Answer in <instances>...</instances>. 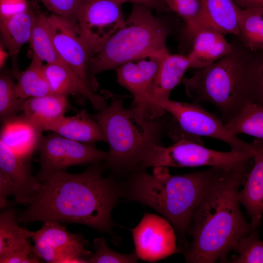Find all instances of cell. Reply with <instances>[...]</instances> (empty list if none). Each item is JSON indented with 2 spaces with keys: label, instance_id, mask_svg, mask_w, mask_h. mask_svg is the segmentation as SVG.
Instances as JSON below:
<instances>
[{
  "label": "cell",
  "instance_id": "9a60e30c",
  "mask_svg": "<svg viewBox=\"0 0 263 263\" xmlns=\"http://www.w3.org/2000/svg\"><path fill=\"white\" fill-rule=\"evenodd\" d=\"M166 51L125 63L116 69L118 83L132 94L134 108L148 116L146 98Z\"/></svg>",
  "mask_w": 263,
  "mask_h": 263
},
{
  "label": "cell",
  "instance_id": "8d00e7d4",
  "mask_svg": "<svg viewBox=\"0 0 263 263\" xmlns=\"http://www.w3.org/2000/svg\"><path fill=\"white\" fill-rule=\"evenodd\" d=\"M252 87L255 101L263 104V61L252 71Z\"/></svg>",
  "mask_w": 263,
  "mask_h": 263
},
{
  "label": "cell",
  "instance_id": "ac0fdd59",
  "mask_svg": "<svg viewBox=\"0 0 263 263\" xmlns=\"http://www.w3.org/2000/svg\"><path fill=\"white\" fill-rule=\"evenodd\" d=\"M189 68L187 56L171 54L168 51L164 54L146 98L149 116L156 103L169 99L171 91L182 81Z\"/></svg>",
  "mask_w": 263,
  "mask_h": 263
},
{
  "label": "cell",
  "instance_id": "484cf974",
  "mask_svg": "<svg viewBox=\"0 0 263 263\" xmlns=\"http://www.w3.org/2000/svg\"><path fill=\"white\" fill-rule=\"evenodd\" d=\"M16 92L18 97L27 99L52 94L42 61L33 55L29 66L18 77Z\"/></svg>",
  "mask_w": 263,
  "mask_h": 263
},
{
  "label": "cell",
  "instance_id": "f35d334b",
  "mask_svg": "<svg viewBox=\"0 0 263 263\" xmlns=\"http://www.w3.org/2000/svg\"><path fill=\"white\" fill-rule=\"evenodd\" d=\"M241 8L260 7L263 8V0H232Z\"/></svg>",
  "mask_w": 263,
  "mask_h": 263
},
{
  "label": "cell",
  "instance_id": "d6a6232c",
  "mask_svg": "<svg viewBox=\"0 0 263 263\" xmlns=\"http://www.w3.org/2000/svg\"><path fill=\"white\" fill-rule=\"evenodd\" d=\"M95 252L86 259L91 263H134L139 259L135 250L131 254H123L113 251L107 245L103 238L95 239L93 242Z\"/></svg>",
  "mask_w": 263,
  "mask_h": 263
},
{
  "label": "cell",
  "instance_id": "d6986e66",
  "mask_svg": "<svg viewBox=\"0 0 263 263\" xmlns=\"http://www.w3.org/2000/svg\"><path fill=\"white\" fill-rule=\"evenodd\" d=\"M254 164L237 197L247 210L253 230L259 225L263 214V140L258 143L253 157Z\"/></svg>",
  "mask_w": 263,
  "mask_h": 263
},
{
  "label": "cell",
  "instance_id": "f1b7e54d",
  "mask_svg": "<svg viewBox=\"0 0 263 263\" xmlns=\"http://www.w3.org/2000/svg\"><path fill=\"white\" fill-rule=\"evenodd\" d=\"M34 56L47 63L66 62L59 56L53 44L48 27L47 16L36 14L29 41Z\"/></svg>",
  "mask_w": 263,
  "mask_h": 263
},
{
  "label": "cell",
  "instance_id": "277c9868",
  "mask_svg": "<svg viewBox=\"0 0 263 263\" xmlns=\"http://www.w3.org/2000/svg\"><path fill=\"white\" fill-rule=\"evenodd\" d=\"M93 117L109 144L106 167L117 170L134 169L151 147L158 144V123L134 107L126 109L116 97L112 96L110 104Z\"/></svg>",
  "mask_w": 263,
  "mask_h": 263
},
{
  "label": "cell",
  "instance_id": "30bf717a",
  "mask_svg": "<svg viewBox=\"0 0 263 263\" xmlns=\"http://www.w3.org/2000/svg\"><path fill=\"white\" fill-rule=\"evenodd\" d=\"M122 5L116 0H82L77 22L92 57L125 25Z\"/></svg>",
  "mask_w": 263,
  "mask_h": 263
},
{
  "label": "cell",
  "instance_id": "52a82bcc",
  "mask_svg": "<svg viewBox=\"0 0 263 263\" xmlns=\"http://www.w3.org/2000/svg\"><path fill=\"white\" fill-rule=\"evenodd\" d=\"M254 156L252 151H218L181 139L169 147L154 145L140 165L143 168L215 166L231 170L247 165Z\"/></svg>",
  "mask_w": 263,
  "mask_h": 263
},
{
  "label": "cell",
  "instance_id": "f546056e",
  "mask_svg": "<svg viewBox=\"0 0 263 263\" xmlns=\"http://www.w3.org/2000/svg\"><path fill=\"white\" fill-rule=\"evenodd\" d=\"M171 12L178 15L185 24L186 34L193 38L202 28V0H164Z\"/></svg>",
  "mask_w": 263,
  "mask_h": 263
},
{
  "label": "cell",
  "instance_id": "e0dca14e",
  "mask_svg": "<svg viewBox=\"0 0 263 263\" xmlns=\"http://www.w3.org/2000/svg\"><path fill=\"white\" fill-rule=\"evenodd\" d=\"M1 122L0 141L18 156L30 159L42 135L39 128L23 113Z\"/></svg>",
  "mask_w": 263,
  "mask_h": 263
},
{
  "label": "cell",
  "instance_id": "ab89813d",
  "mask_svg": "<svg viewBox=\"0 0 263 263\" xmlns=\"http://www.w3.org/2000/svg\"><path fill=\"white\" fill-rule=\"evenodd\" d=\"M0 68L2 67L3 65H4V63L6 59L7 56V53L4 51L3 45L0 44Z\"/></svg>",
  "mask_w": 263,
  "mask_h": 263
},
{
  "label": "cell",
  "instance_id": "836d02e7",
  "mask_svg": "<svg viewBox=\"0 0 263 263\" xmlns=\"http://www.w3.org/2000/svg\"><path fill=\"white\" fill-rule=\"evenodd\" d=\"M55 14L76 21L82 0H39Z\"/></svg>",
  "mask_w": 263,
  "mask_h": 263
},
{
  "label": "cell",
  "instance_id": "7c38bea8",
  "mask_svg": "<svg viewBox=\"0 0 263 263\" xmlns=\"http://www.w3.org/2000/svg\"><path fill=\"white\" fill-rule=\"evenodd\" d=\"M50 34L61 57L93 91L97 88L88 71L92 55L82 37L77 22L53 14L47 16Z\"/></svg>",
  "mask_w": 263,
  "mask_h": 263
},
{
  "label": "cell",
  "instance_id": "8fae6325",
  "mask_svg": "<svg viewBox=\"0 0 263 263\" xmlns=\"http://www.w3.org/2000/svg\"><path fill=\"white\" fill-rule=\"evenodd\" d=\"M32 239L34 253L47 263H87L91 254L86 248L89 241L82 235L70 233L58 222H44Z\"/></svg>",
  "mask_w": 263,
  "mask_h": 263
},
{
  "label": "cell",
  "instance_id": "4316f807",
  "mask_svg": "<svg viewBox=\"0 0 263 263\" xmlns=\"http://www.w3.org/2000/svg\"><path fill=\"white\" fill-rule=\"evenodd\" d=\"M225 126L235 135L244 133L263 140V104L255 100L249 101Z\"/></svg>",
  "mask_w": 263,
  "mask_h": 263
},
{
  "label": "cell",
  "instance_id": "603a6c76",
  "mask_svg": "<svg viewBox=\"0 0 263 263\" xmlns=\"http://www.w3.org/2000/svg\"><path fill=\"white\" fill-rule=\"evenodd\" d=\"M239 9L232 0H202L201 29L239 37Z\"/></svg>",
  "mask_w": 263,
  "mask_h": 263
},
{
  "label": "cell",
  "instance_id": "44dd1931",
  "mask_svg": "<svg viewBox=\"0 0 263 263\" xmlns=\"http://www.w3.org/2000/svg\"><path fill=\"white\" fill-rule=\"evenodd\" d=\"M42 131H51L65 138L82 143L106 142L104 133L98 123L84 110L74 116H64L44 126Z\"/></svg>",
  "mask_w": 263,
  "mask_h": 263
},
{
  "label": "cell",
  "instance_id": "6da1fadb",
  "mask_svg": "<svg viewBox=\"0 0 263 263\" xmlns=\"http://www.w3.org/2000/svg\"><path fill=\"white\" fill-rule=\"evenodd\" d=\"M97 164L79 174L65 170L50 173L29 207L17 217L18 223H77L111 233L112 211L120 191L111 179L102 175L103 169Z\"/></svg>",
  "mask_w": 263,
  "mask_h": 263
},
{
  "label": "cell",
  "instance_id": "5b68a950",
  "mask_svg": "<svg viewBox=\"0 0 263 263\" xmlns=\"http://www.w3.org/2000/svg\"><path fill=\"white\" fill-rule=\"evenodd\" d=\"M193 103H209L220 112L225 124L254 100L252 71L232 52L220 60L196 69L181 81Z\"/></svg>",
  "mask_w": 263,
  "mask_h": 263
},
{
  "label": "cell",
  "instance_id": "d4e9b609",
  "mask_svg": "<svg viewBox=\"0 0 263 263\" xmlns=\"http://www.w3.org/2000/svg\"><path fill=\"white\" fill-rule=\"evenodd\" d=\"M17 216L12 209L0 215V258L13 253L33 249L30 239L33 231L18 225Z\"/></svg>",
  "mask_w": 263,
  "mask_h": 263
},
{
  "label": "cell",
  "instance_id": "8992f818",
  "mask_svg": "<svg viewBox=\"0 0 263 263\" xmlns=\"http://www.w3.org/2000/svg\"><path fill=\"white\" fill-rule=\"evenodd\" d=\"M170 29L162 19L155 17L150 8L133 4L125 25L103 45L91 59L90 75L116 69L128 62L160 54L166 50Z\"/></svg>",
  "mask_w": 263,
  "mask_h": 263
},
{
  "label": "cell",
  "instance_id": "ba28073f",
  "mask_svg": "<svg viewBox=\"0 0 263 263\" xmlns=\"http://www.w3.org/2000/svg\"><path fill=\"white\" fill-rule=\"evenodd\" d=\"M165 112L170 113L180 129L194 136H207L219 140L235 151H255L258 141L247 143L232 134L221 119L197 103H188L169 99L156 103L150 113L156 119Z\"/></svg>",
  "mask_w": 263,
  "mask_h": 263
},
{
  "label": "cell",
  "instance_id": "1f68e13d",
  "mask_svg": "<svg viewBox=\"0 0 263 263\" xmlns=\"http://www.w3.org/2000/svg\"><path fill=\"white\" fill-rule=\"evenodd\" d=\"M238 253L234 263H263V241L259 240L255 229L243 239L234 250Z\"/></svg>",
  "mask_w": 263,
  "mask_h": 263
},
{
  "label": "cell",
  "instance_id": "7402d4cb",
  "mask_svg": "<svg viewBox=\"0 0 263 263\" xmlns=\"http://www.w3.org/2000/svg\"><path fill=\"white\" fill-rule=\"evenodd\" d=\"M192 41V48L187 56L190 68L199 69L208 66L232 52V46L224 35L212 29H201Z\"/></svg>",
  "mask_w": 263,
  "mask_h": 263
},
{
  "label": "cell",
  "instance_id": "4fadbf2b",
  "mask_svg": "<svg viewBox=\"0 0 263 263\" xmlns=\"http://www.w3.org/2000/svg\"><path fill=\"white\" fill-rule=\"evenodd\" d=\"M29 160L22 158L0 141V207H6L7 198L13 195L16 203L28 205L39 191L41 182L31 173Z\"/></svg>",
  "mask_w": 263,
  "mask_h": 263
},
{
  "label": "cell",
  "instance_id": "e575fe53",
  "mask_svg": "<svg viewBox=\"0 0 263 263\" xmlns=\"http://www.w3.org/2000/svg\"><path fill=\"white\" fill-rule=\"evenodd\" d=\"M38 257L32 250L18 251L0 258V263H37Z\"/></svg>",
  "mask_w": 263,
  "mask_h": 263
},
{
  "label": "cell",
  "instance_id": "ffe728a7",
  "mask_svg": "<svg viewBox=\"0 0 263 263\" xmlns=\"http://www.w3.org/2000/svg\"><path fill=\"white\" fill-rule=\"evenodd\" d=\"M36 14L29 8L13 16L0 18V29L2 45L9 52L12 61L13 76L20 73L17 68V57L22 46L30 41Z\"/></svg>",
  "mask_w": 263,
  "mask_h": 263
},
{
  "label": "cell",
  "instance_id": "5bb4252c",
  "mask_svg": "<svg viewBox=\"0 0 263 263\" xmlns=\"http://www.w3.org/2000/svg\"><path fill=\"white\" fill-rule=\"evenodd\" d=\"M173 226L165 218L147 213L131 229L139 259L154 262L179 252Z\"/></svg>",
  "mask_w": 263,
  "mask_h": 263
},
{
  "label": "cell",
  "instance_id": "7a4b0ae2",
  "mask_svg": "<svg viewBox=\"0 0 263 263\" xmlns=\"http://www.w3.org/2000/svg\"><path fill=\"white\" fill-rule=\"evenodd\" d=\"M246 167L225 171L195 208L188 228L192 242L185 253L186 262L224 261L253 230L241 213L237 197Z\"/></svg>",
  "mask_w": 263,
  "mask_h": 263
},
{
  "label": "cell",
  "instance_id": "83f0119b",
  "mask_svg": "<svg viewBox=\"0 0 263 263\" xmlns=\"http://www.w3.org/2000/svg\"><path fill=\"white\" fill-rule=\"evenodd\" d=\"M240 36L251 51L263 50V8L239 9Z\"/></svg>",
  "mask_w": 263,
  "mask_h": 263
},
{
  "label": "cell",
  "instance_id": "2e32d148",
  "mask_svg": "<svg viewBox=\"0 0 263 263\" xmlns=\"http://www.w3.org/2000/svg\"><path fill=\"white\" fill-rule=\"evenodd\" d=\"M44 68L52 94L79 96L98 111L107 105L105 98L91 90L66 62L46 63Z\"/></svg>",
  "mask_w": 263,
  "mask_h": 263
},
{
  "label": "cell",
  "instance_id": "74e56055",
  "mask_svg": "<svg viewBox=\"0 0 263 263\" xmlns=\"http://www.w3.org/2000/svg\"><path fill=\"white\" fill-rule=\"evenodd\" d=\"M121 3L132 2L144 5L159 13L171 12L164 0H116Z\"/></svg>",
  "mask_w": 263,
  "mask_h": 263
},
{
  "label": "cell",
  "instance_id": "3957f363",
  "mask_svg": "<svg viewBox=\"0 0 263 263\" xmlns=\"http://www.w3.org/2000/svg\"><path fill=\"white\" fill-rule=\"evenodd\" d=\"M226 170L213 166L204 171L174 175L166 167H155L152 174L143 171L133 177L129 196L162 215L183 240L195 208Z\"/></svg>",
  "mask_w": 263,
  "mask_h": 263
},
{
  "label": "cell",
  "instance_id": "4dcf8cb0",
  "mask_svg": "<svg viewBox=\"0 0 263 263\" xmlns=\"http://www.w3.org/2000/svg\"><path fill=\"white\" fill-rule=\"evenodd\" d=\"M27 99L18 97L16 83L12 77L6 73L0 76V117L1 121L16 116L23 111Z\"/></svg>",
  "mask_w": 263,
  "mask_h": 263
},
{
  "label": "cell",
  "instance_id": "cb8c5ba5",
  "mask_svg": "<svg viewBox=\"0 0 263 263\" xmlns=\"http://www.w3.org/2000/svg\"><path fill=\"white\" fill-rule=\"evenodd\" d=\"M67 107V96L50 94L27 99L22 113L42 132L44 126L64 116Z\"/></svg>",
  "mask_w": 263,
  "mask_h": 263
},
{
  "label": "cell",
  "instance_id": "9c48e42d",
  "mask_svg": "<svg viewBox=\"0 0 263 263\" xmlns=\"http://www.w3.org/2000/svg\"><path fill=\"white\" fill-rule=\"evenodd\" d=\"M36 150L40 163L36 177L40 182L54 171L75 165L99 163L106 160L108 154L93 144L73 140L55 132L42 135Z\"/></svg>",
  "mask_w": 263,
  "mask_h": 263
},
{
  "label": "cell",
  "instance_id": "d590c367",
  "mask_svg": "<svg viewBox=\"0 0 263 263\" xmlns=\"http://www.w3.org/2000/svg\"><path fill=\"white\" fill-rule=\"evenodd\" d=\"M28 8L26 0H0V18L13 16Z\"/></svg>",
  "mask_w": 263,
  "mask_h": 263
}]
</instances>
